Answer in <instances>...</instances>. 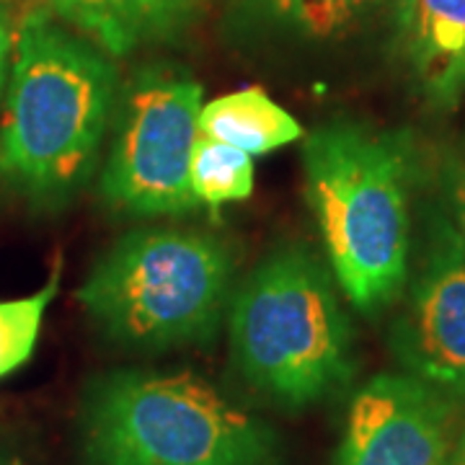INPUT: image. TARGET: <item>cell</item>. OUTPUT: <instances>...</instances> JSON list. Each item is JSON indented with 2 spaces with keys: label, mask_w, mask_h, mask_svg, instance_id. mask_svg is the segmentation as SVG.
<instances>
[{
  "label": "cell",
  "mask_w": 465,
  "mask_h": 465,
  "mask_svg": "<svg viewBox=\"0 0 465 465\" xmlns=\"http://www.w3.org/2000/svg\"><path fill=\"white\" fill-rule=\"evenodd\" d=\"M114 101L106 52L47 14L24 18L0 124V183L42 207L70 200L99 163Z\"/></svg>",
  "instance_id": "cell-1"
},
{
  "label": "cell",
  "mask_w": 465,
  "mask_h": 465,
  "mask_svg": "<svg viewBox=\"0 0 465 465\" xmlns=\"http://www.w3.org/2000/svg\"><path fill=\"white\" fill-rule=\"evenodd\" d=\"M302 168L336 282L365 313L388 305L409 274L411 155L403 137L333 119L305 137Z\"/></svg>",
  "instance_id": "cell-2"
},
{
  "label": "cell",
  "mask_w": 465,
  "mask_h": 465,
  "mask_svg": "<svg viewBox=\"0 0 465 465\" xmlns=\"http://www.w3.org/2000/svg\"><path fill=\"white\" fill-rule=\"evenodd\" d=\"M78 434L84 465H284L277 432L192 372H104Z\"/></svg>",
  "instance_id": "cell-3"
},
{
  "label": "cell",
  "mask_w": 465,
  "mask_h": 465,
  "mask_svg": "<svg viewBox=\"0 0 465 465\" xmlns=\"http://www.w3.org/2000/svg\"><path fill=\"white\" fill-rule=\"evenodd\" d=\"M235 370L284 409H308L354 375L351 329L331 274L305 246L272 251L232 292L228 308Z\"/></svg>",
  "instance_id": "cell-4"
},
{
  "label": "cell",
  "mask_w": 465,
  "mask_h": 465,
  "mask_svg": "<svg viewBox=\"0 0 465 465\" xmlns=\"http://www.w3.org/2000/svg\"><path fill=\"white\" fill-rule=\"evenodd\" d=\"M232 253L210 232L137 228L91 266L78 290L106 339L137 351L210 341L231 308Z\"/></svg>",
  "instance_id": "cell-5"
},
{
  "label": "cell",
  "mask_w": 465,
  "mask_h": 465,
  "mask_svg": "<svg viewBox=\"0 0 465 465\" xmlns=\"http://www.w3.org/2000/svg\"><path fill=\"white\" fill-rule=\"evenodd\" d=\"M202 85L173 67H143L124 88L101 197L127 215H182L200 202L189 183L200 140Z\"/></svg>",
  "instance_id": "cell-6"
},
{
  "label": "cell",
  "mask_w": 465,
  "mask_h": 465,
  "mask_svg": "<svg viewBox=\"0 0 465 465\" xmlns=\"http://www.w3.org/2000/svg\"><path fill=\"white\" fill-rule=\"evenodd\" d=\"M448 427L442 391L382 372L351 401L336 465H448Z\"/></svg>",
  "instance_id": "cell-7"
},
{
  "label": "cell",
  "mask_w": 465,
  "mask_h": 465,
  "mask_svg": "<svg viewBox=\"0 0 465 465\" xmlns=\"http://www.w3.org/2000/svg\"><path fill=\"white\" fill-rule=\"evenodd\" d=\"M393 349L414 378L465 399V246L450 225L434 232Z\"/></svg>",
  "instance_id": "cell-8"
},
{
  "label": "cell",
  "mask_w": 465,
  "mask_h": 465,
  "mask_svg": "<svg viewBox=\"0 0 465 465\" xmlns=\"http://www.w3.org/2000/svg\"><path fill=\"white\" fill-rule=\"evenodd\" d=\"M399 29L427 101L458 106L465 94V0H399Z\"/></svg>",
  "instance_id": "cell-9"
},
{
  "label": "cell",
  "mask_w": 465,
  "mask_h": 465,
  "mask_svg": "<svg viewBox=\"0 0 465 465\" xmlns=\"http://www.w3.org/2000/svg\"><path fill=\"white\" fill-rule=\"evenodd\" d=\"M202 5L204 0H52L54 14L109 57L176 39L194 24Z\"/></svg>",
  "instance_id": "cell-10"
},
{
  "label": "cell",
  "mask_w": 465,
  "mask_h": 465,
  "mask_svg": "<svg viewBox=\"0 0 465 465\" xmlns=\"http://www.w3.org/2000/svg\"><path fill=\"white\" fill-rule=\"evenodd\" d=\"M200 134L228 143L249 155H264L300 140L302 127L262 88H241L202 104Z\"/></svg>",
  "instance_id": "cell-11"
},
{
  "label": "cell",
  "mask_w": 465,
  "mask_h": 465,
  "mask_svg": "<svg viewBox=\"0 0 465 465\" xmlns=\"http://www.w3.org/2000/svg\"><path fill=\"white\" fill-rule=\"evenodd\" d=\"M385 3L388 0H246L253 16L313 39L341 36Z\"/></svg>",
  "instance_id": "cell-12"
},
{
  "label": "cell",
  "mask_w": 465,
  "mask_h": 465,
  "mask_svg": "<svg viewBox=\"0 0 465 465\" xmlns=\"http://www.w3.org/2000/svg\"><path fill=\"white\" fill-rule=\"evenodd\" d=\"M189 183L197 202L213 210L249 200L253 192V161L243 150L200 134L189 166Z\"/></svg>",
  "instance_id": "cell-13"
},
{
  "label": "cell",
  "mask_w": 465,
  "mask_h": 465,
  "mask_svg": "<svg viewBox=\"0 0 465 465\" xmlns=\"http://www.w3.org/2000/svg\"><path fill=\"white\" fill-rule=\"evenodd\" d=\"M60 287V266H54L50 282L34 295L0 300V378L16 372L34 354L45 313Z\"/></svg>",
  "instance_id": "cell-14"
},
{
  "label": "cell",
  "mask_w": 465,
  "mask_h": 465,
  "mask_svg": "<svg viewBox=\"0 0 465 465\" xmlns=\"http://www.w3.org/2000/svg\"><path fill=\"white\" fill-rule=\"evenodd\" d=\"M448 189L452 210H455V220H458V235L463 238L465 246V153L455 155V158L450 161Z\"/></svg>",
  "instance_id": "cell-15"
},
{
  "label": "cell",
  "mask_w": 465,
  "mask_h": 465,
  "mask_svg": "<svg viewBox=\"0 0 465 465\" xmlns=\"http://www.w3.org/2000/svg\"><path fill=\"white\" fill-rule=\"evenodd\" d=\"M11 47H14V36H11L5 18L0 16V88H3V78H5V65H8Z\"/></svg>",
  "instance_id": "cell-16"
},
{
  "label": "cell",
  "mask_w": 465,
  "mask_h": 465,
  "mask_svg": "<svg viewBox=\"0 0 465 465\" xmlns=\"http://www.w3.org/2000/svg\"><path fill=\"white\" fill-rule=\"evenodd\" d=\"M448 465H465V432L460 434V440H458L455 450L448 455Z\"/></svg>",
  "instance_id": "cell-17"
},
{
  "label": "cell",
  "mask_w": 465,
  "mask_h": 465,
  "mask_svg": "<svg viewBox=\"0 0 465 465\" xmlns=\"http://www.w3.org/2000/svg\"><path fill=\"white\" fill-rule=\"evenodd\" d=\"M0 465H16L11 458H5V455H0Z\"/></svg>",
  "instance_id": "cell-18"
}]
</instances>
